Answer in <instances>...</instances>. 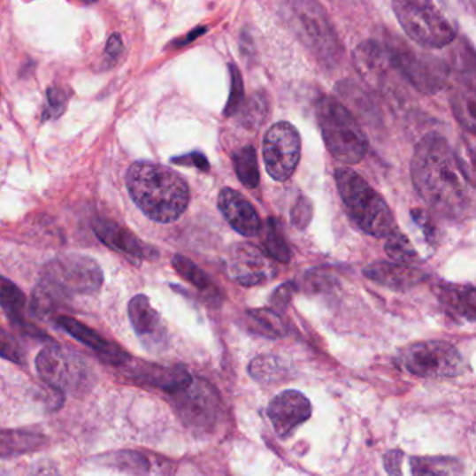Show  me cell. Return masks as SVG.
<instances>
[{"mask_svg":"<svg viewBox=\"0 0 476 476\" xmlns=\"http://www.w3.org/2000/svg\"><path fill=\"white\" fill-rule=\"evenodd\" d=\"M38 373L60 394L84 395L96 384V374L86 357L70 348L50 345L35 359Z\"/></svg>","mask_w":476,"mask_h":476,"instance_id":"6","label":"cell"},{"mask_svg":"<svg viewBox=\"0 0 476 476\" xmlns=\"http://www.w3.org/2000/svg\"><path fill=\"white\" fill-rule=\"evenodd\" d=\"M129 319L134 333L147 349L159 351L165 347V326L146 295H136L129 302Z\"/></svg>","mask_w":476,"mask_h":476,"instance_id":"14","label":"cell"},{"mask_svg":"<svg viewBox=\"0 0 476 476\" xmlns=\"http://www.w3.org/2000/svg\"><path fill=\"white\" fill-rule=\"evenodd\" d=\"M267 414L278 436L288 437L311 418V405L304 394L287 390L270 403Z\"/></svg>","mask_w":476,"mask_h":476,"instance_id":"13","label":"cell"},{"mask_svg":"<svg viewBox=\"0 0 476 476\" xmlns=\"http://www.w3.org/2000/svg\"><path fill=\"white\" fill-rule=\"evenodd\" d=\"M249 373L260 383H273L285 376V369L278 357L263 355L250 362Z\"/></svg>","mask_w":476,"mask_h":476,"instance_id":"31","label":"cell"},{"mask_svg":"<svg viewBox=\"0 0 476 476\" xmlns=\"http://www.w3.org/2000/svg\"><path fill=\"white\" fill-rule=\"evenodd\" d=\"M475 89H473V81L470 84L460 83L454 87L451 93V106L457 119L460 120L461 125L471 133L475 132Z\"/></svg>","mask_w":476,"mask_h":476,"instance_id":"26","label":"cell"},{"mask_svg":"<svg viewBox=\"0 0 476 476\" xmlns=\"http://www.w3.org/2000/svg\"><path fill=\"white\" fill-rule=\"evenodd\" d=\"M411 176L420 199L434 214L450 221L472 217L473 179L443 136L429 133L418 142Z\"/></svg>","mask_w":476,"mask_h":476,"instance_id":"1","label":"cell"},{"mask_svg":"<svg viewBox=\"0 0 476 476\" xmlns=\"http://www.w3.org/2000/svg\"><path fill=\"white\" fill-rule=\"evenodd\" d=\"M355 65L367 83L383 89L390 87L393 72L397 70L388 50L374 41H367L357 47L355 50Z\"/></svg>","mask_w":476,"mask_h":476,"instance_id":"16","label":"cell"},{"mask_svg":"<svg viewBox=\"0 0 476 476\" xmlns=\"http://www.w3.org/2000/svg\"><path fill=\"white\" fill-rule=\"evenodd\" d=\"M311 215H313V205H311V200L306 199V197H299L291 212L292 224H294L295 228H306L311 222Z\"/></svg>","mask_w":476,"mask_h":476,"instance_id":"35","label":"cell"},{"mask_svg":"<svg viewBox=\"0 0 476 476\" xmlns=\"http://www.w3.org/2000/svg\"><path fill=\"white\" fill-rule=\"evenodd\" d=\"M316 116L328 152L347 165L361 163L369 149V140L344 104L323 96L316 104Z\"/></svg>","mask_w":476,"mask_h":476,"instance_id":"4","label":"cell"},{"mask_svg":"<svg viewBox=\"0 0 476 476\" xmlns=\"http://www.w3.org/2000/svg\"><path fill=\"white\" fill-rule=\"evenodd\" d=\"M173 397L178 398V407L182 411L183 417L193 424H207L215 412V398L210 394V388L202 384H192L185 390L179 391Z\"/></svg>","mask_w":476,"mask_h":476,"instance_id":"22","label":"cell"},{"mask_svg":"<svg viewBox=\"0 0 476 476\" xmlns=\"http://www.w3.org/2000/svg\"><path fill=\"white\" fill-rule=\"evenodd\" d=\"M185 159H190L193 165L197 166V168L203 169V171H209L210 165L209 161L205 159V157L203 154H197V152H193V154H188V156L183 157Z\"/></svg>","mask_w":476,"mask_h":476,"instance_id":"41","label":"cell"},{"mask_svg":"<svg viewBox=\"0 0 476 476\" xmlns=\"http://www.w3.org/2000/svg\"><path fill=\"white\" fill-rule=\"evenodd\" d=\"M123 50V42L122 38H120L119 34H112L110 40L106 42L105 53L108 57L116 59L119 57L120 53Z\"/></svg>","mask_w":476,"mask_h":476,"instance_id":"39","label":"cell"},{"mask_svg":"<svg viewBox=\"0 0 476 476\" xmlns=\"http://www.w3.org/2000/svg\"><path fill=\"white\" fill-rule=\"evenodd\" d=\"M0 357L19 365L26 361L19 342L4 330H0Z\"/></svg>","mask_w":476,"mask_h":476,"instance_id":"34","label":"cell"},{"mask_svg":"<svg viewBox=\"0 0 476 476\" xmlns=\"http://www.w3.org/2000/svg\"><path fill=\"white\" fill-rule=\"evenodd\" d=\"M205 30H207V28L203 27V28H197V30L188 33V37L183 38V40H179L178 42H176V47H185L188 42H192L193 40L203 35V34L205 33Z\"/></svg>","mask_w":476,"mask_h":476,"instance_id":"42","label":"cell"},{"mask_svg":"<svg viewBox=\"0 0 476 476\" xmlns=\"http://www.w3.org/2000/svg\"><path fill=\"white\" fill-rule=\"evenodd\" d=\"M398 364L415 376L450 379L466 371V362L454 345L446 341H420L398 352Z\"/></svg>","mask_w":476,"mask_h":476,"instance_id":"8","label":"cell"},{"mask_svg":"<svg viewBox=\"0 0 476 476\" xmlns=\"http://www.w3.org/2000/svg\"><path fill=\"white\" fill-rule=\"evenodd\" d=\"M173 265L180 277L185 278L186 281L190 282L193 287L203 292L219 295L209 275L203 272L199 265H196L190 258L182 255H175L173 258Z\"/></svg>","mask_w":476,"mask_h":476,"instance_id":"28","label":"cell"},{"mask_svg":"<svg viewBox=\"0 0 476 476\" xmlns=\"http://www.w3.org/2000/svg\"><path fill=\"white\" fill-rule=\"evenodd\" d=\"M335 183L345 210L367 235L388 238L397 226L393 211L380 193L351 168H338Z\"/></svg>","mask_w":476,"mask_h":476,"instance_id":"3","label":"cell"},{"mask_svg":"<svg viewBox=\"0 0 476 476\" xmlns=\"http://www.w3.org/2000/svg\"><path fill=\"white\" fill-rule=\"evenodd\" d=\"M130 373L142 383L159 388L165 393L178 394L192 384V374L180 365L164 366V365L140 362L130 367Z\"/></svg>","mask_w":476,"mask_h":476,"instance_id":"18","label":"cell"},{"mask_svg":"<svg viewBox=\"0 0 476 476\" xmlns=\"http://www.w3.org/2000/svg\"><path fill=\"white\" fill-rule=\"evenodd\" d=\"M294 21L302 40L308 43L321 58L331 60L338 58L337 38L326 19L323 7L311 2L294 4Z\"/></svg>","mask_w":476,"mask_h":476,"instance_id":"12","label":"cell"},{"mask_svg":"<svg viewBox=\"0 0 476 476\" xmlns=\"http://www.w3.org/2000/svg\"><path fill=\"white\" fill-rule=\"evenodd\" d=\"M226 270L232 281L242 287H257L277 277L278 267L265 250L249 243H236L229 250Z\"/></svg>","mask_w":476,"mask_h":476,"instance_id":"11","label":"cell"},{"mask_svg":"<svg viewBox=\"0 0 476 476\" xmlns=\"http://www.w3.org/2000/svg\"><path fill=\"white\" fill-rule=\"evenodd\" d=\"M112 464L115 466L122 465L125 470L133 468V470H136V472H140V471L147 470L149 463L139 454L123 453L112 456Z\"/></svg>","mask_w":476,"mask_h":476,"instance_id":"36","label":"cell"},{"mask_svg":"<svg viewBox=\"0 0 476 476\" xmlns=\"http://www.w3.org/2000/svg\"><path fill=\"white\" fill-rule=\"evenodd\" d=\"M48 105L43 119H55L59 118L66 110L67 96L59 87H50L47 91Z\"/></svg>","mask_w":476,"mask_h":476,"instance_id":"33","label":"cell"},{"mask_svg":"<svg viewBox=\"0 0 476 476\" xmlns=\"http://www.w3.org/2000/svg\"><path fill=\"white\" fill-rule=\"evenodd\" d=\"M0 306L6 311L14 323L24 320L23 311L26 308V296L21 289L7 278L0 277Z\"/></svg>","mask_w":476,"mask_h":476,"instance_id":"30","label":"cell"},{"mask_svg":"<svg viewBox=\"0 0 476 476\" xmlns=\"http://www.w3.org/2000/svg\"><path fill=\"white\" fill-rule=\"evenodd\" d=\"M232 163L242 185L248 188H257L260 183V169L255 147L245 146L234 152Z\"/></svg>","mask_w":476,"mask_h":476,"instance_id":"27","label":"cell"},{"mask_svg":"<svg viewBox=\"0 0 476 476\" xmlns=\"http://www.w3.org/2000/svg\"><path fill=\"white\" fill-rule=\"evenodd\" d=\"M393 9L403 30L420 47L440 50L456 38V28L436 4L425 0H400L394 2Z\"/></svg>","mask_w":476,"mask_h":476,"instance_id":"7","label":"cell"},{"mask_svg":"<svg viewBox=\"0 0 476 476\" xmlns=\"http://www.w3.org/2000/svg\"><path fill=\"white\" fill-rule=\"evenodd\" d=\"M57 323L59 327L69 333L72 337L79 340L81 344L86 345L89 349H94L96 354L106 364L126 365L129 361V354L119 345L112 344L103 335L98 334L96 330L87 327L76 319L69 318V316H59L57 319Z\"/></svg>","mask_w":476,"mask_h":476,"instance_id":"19","label":"cell"},{"mask_svg":"<svg viewBox=\"0 0 476 476\" xmlns=\"http://www.w3.org/2000/svg\"><path fill=\"white\" fill-rule=\"evenodd\" d=\"M229 73H231V94L226 104V116L235 115L243 103V81H242L238 67L234 63L229 65Z\"/></svg>","mask_w":476,"mask_h":476,"instance_id":"32","label":"cell"},{"mask_svg":"<svg viewBox=\"0 0 476 476\" xmlns=\"http://www.w3.org/2000/svg\"><path fill=\"white\" fill-rule=\"evenodd\" d=\"M98 263L86 256H60L48 263L38 284L55 302L73 295H93L103 287Z\"/></svg>","mask_w":476,"mask_h":476,"instance_id":"5","label":"cell"},{"mask_svg":"<svg viewBox=\"0 0 476 476\" xmlns=\"http://www.w3.org/2000/svg\"><path fill=\"white\" fill-rule=\"evenodd\" d=\"M126 186L134 204L159 224L180 219L190 202V190L182 176L173 169L149 161L130 166Z\"/></svg>","mask_w":476,"mask_h":476,"instance_id":"2","label":"cell"},{"mask_svg":"<svg viewBox=\"0 0 476 476\" xmlns=\"http://www.w3.org/2000/svg\"><path fill=\"white\" fill-rule=\"evenodd\" d=\"M434 294L444 311L453 318L464 319L471 323L475 321L476 292L473 285L439 282L434 287Z\"/></svg>","mask_w":476,"mask_h":476,"instance_id":"21","label":"cell"},{"mask_svg":"<svg viewBox=\"0 0 476 476\" xmlns=\"http://www.w3.org/2000/svg\"><path fill=\"white\" fill-rule=\"evenodd\" d=\"M249 327L256 334L263 337L284 338L288 335V326L285 323L284 319L273 311V309H253L248 311Z\"/></svg>","mask_w":476,"mask_h":476,"instance_id":"24","label":"cell"},{"mask_svg":"<svg viewBox=\"0 0 476 476\" xmlns=\"http://www.w3.org/2000/svg\"><path fill=\"white\" fill-rule=\"evenodd\" d=\"M262 242L265 255L273 258L274 262L284 263V265L291 262V248L285 238L281 222L277 219H268L265 221Z\"/></svg>","mask_w":476,"mask_h":476,"instance_id":"25","label":"cell"},{"mask_svg":"<svg viewBox=\"0 0 476 476\" xmlns=\"http://www.w3.org/2000/svg\"><path fill=\"white\" fill-rule=\"evenodd\" d=\"M384 251L397 265H410L412 263L419 262V255H418L415 246L412 245V242L398 229H395L391 235L388 236V241L384 245Z\"/></svg>","mask_w":476,"mask_h":476,"instance_id":"29","label":"cell"},{"mask_svg":"<svg viewBox=\"0 0 476 476\" xmlns=\"http://www.w3.org/2000/svg\"><path fill=\"white\" fill-rule=\"evenodd\" d=\"M301 134L289 122H278L265 133L263 158L268 175L277 182L288 180L301 161Z\"/></svg>","mask_w":476,"mask_h":476,"instance_id":"10","label":"cell"},{"mask_svg":"<svg viewBox=\"0 0 476 476\" xmlns=\"http://www.w3.org/2000/svg\"><path fill=\"white\" fill-rule=\"evenodd\" d=\"M386 50L390 53L394 66L398 73L408 79L415 88L422 93H439L449 80V67L443 60L430 57L426 53H418L411 50L407 43L395 40L388 42Z\"/></svg>","mask_w":476,"mask_h":476,"instance_id":"9","label":"cell"},{"mask_svg":"<svg viewBox=\"0 0 476 476\" xmlns=\"http://www.w3.org/2000/svg\"><path fill=\"white\" fill-rule=\"evenodd\" d=\"M295 292V287L292 284H284L282 287L277 289L274 292V296H273V303L278 308H285L287 303H288L289 299H291L292 294Z\"/></svg>","mask_w":476,"mask_h":476,"instance_id":"38","label":"cell"},{"mask_svg":"<svg viewBox=\"0 0 476 476\" xmlns=\"http://www.w3.org/2000/svg\"><path fill=\"white\" fill-rule=\"evenodd\" d=\"M219 209L229 226L246 238L257 236L262 231V219L245 196L234 188H224L219 195Z\"/></svg>","mask_w":476,"mask_h":476,"instance_id":"15","label":"cell"},{"mask_svg":"<svg viewBox=\"0 0 476 476\" xmlns=\"http://www.w3.org/2000/svg\"><path fill=\"white\" fill-rule=\"evenodd\" d=\"M365 277L394 291H408L426 281L429 275L412 265L377 262L365 267Z\"/></svg>","mask_w":476,"mask_h":476,"instance_id":"20","label":"cell"},{"mask_svg":"<svg viewBox=\"0 0 476 476\" xmlns=\"http://www.w3.org/2000/svg\"><path fill=\"white\" fill-rule=\"evenodd\" d=\"M412 476H464V465L453 457H412Z\"/></svg>","mask_w":476,"mask_h":476,"instance_id":"23","label":"cell"},{"mask_svg":"<svg viewBox=\"0 0 476 476\" xmlns=\"http://www.w3.org/2000/svg\"><path fill=\"white\" fill-rule=\"evenodd\" d=\"M94 231L101 242L115 250L140 260H157L158 250L140 241L133 232L118 222L101 219L94 224Z\"/></svg>","mask_w":476,"mask_h":476,"instance_id":"17","label":"cell"},{"mask_svg":"<svg viewBox=\"0 0 476 476\" xmlns=\"http://www.w3.org/2000/svg\"><path fill=\"white\" fill-rule=\"evenodd\" d=\"M30 476H62L57 466L52 464H40V465L34 468Z\"/></svg>","mask_w":476,"mask_h":476,"instance_id":"40","label":"cell"},{"mask_svg":"<svg viewBox=\"0 0 476 476\" xmlns=\"http://www.w3.org/2000/svg\"><path fill=\"white\" fill-rule=\"evenodd\" d=\"M403 451L391 450L384 454V468L390 476H403Z\"/></svg>","mask_w":476,"mask_h":476,"instance_id":"37","label":"cell"}]
</instances>
